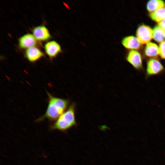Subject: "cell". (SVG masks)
Returning <instances> with one entry per match:
<instances>
[{
	"mask_svg": "<svg viewBox=\"0 0 165 165\" xmlns=\"http://www.w3.org/2000/svg\"><path fill=\"white\" fill-rule=\"evenodd\" d=\"M48 105L45 114L36 120L37 122L47 119L56 121L68 108L70 102L66 99L53 96L47 92ZM69 107V106H68Z\"/></svg>",
	"mask_w": 165,
	"mask_h": 165,
	"instance_id": "1",
	"label": "cell"
},
{
	"mask_svg": "<svg viewBox=\"0 0 165 165\" xmlns=\"http://www.w3.org/2000/svg\"><path fill=\"white\" fill-rule=\"evenodd\" d=\"M76 104L72 103L68 109L50 127L51 130L66 132L77 125Z\"/></svg>",
	"mask_w": 165,
	"mask_h": 165,
	"instance_id": "2",
	"label": "cell"
},
{
	"mask_svg": "<svg viewBox=\"0 0 165 165\" xmlns=\"http://www.w3.org/2000/svg\"><path fill=\"white\" fill-rule=\"evenodd\" d=\"M136 35L141 44H146L153 38V29L147 25H141L138 28Z\"/></svg>",
	"mask_w": 165,
	"mask_h": 165,
	"instance_id": "3",
	"label": "cell"
},
{
	"mask_svg": "<svg viewBox=\"0 0 165 165\" xmlns=\"http://www.w3.org/2000/svg\"><path fill=\"white\" fill-rule=\"evenodd\" d=\"M164 70V67L159 61L151 58L147 63L145 76L147 78L152 76L159 75Z\"/></svg>",
	"mask_w": 165,
	"mask_h": 165,
	"instance_id": "4",
	"label": "cell"
},
{
	"mask_svg": "<svg viewBox=\"0 0 165 165\" xmlns=\"http://www.w3.org/2000/svg\"><path fill=\"white\" fill-rule=\"evenodd\" d=\"M126 59L135 68L138 70L142 69L141 56L138 51L135 50H130L127 53Z\"/></svg>",
	"mask_w": 165,
	"mask_h": 165,
	"instance_id": "5",
	"label": "cell"
},
{
	"mask_svg": "<svg viewBox=\"0 0 165 165\" xmlns=\"http://www.w3.org/2000/svg\"><path fill=\"white\" fill-rule=\"evenodd\" d=\"M37 43V39L33 35L27 34L21 36L19 40L20 47L22 49H28L35 46Z\"/></svg>",
	"mask_w": 165,
	"mask_h": 165,
	"instance_id": "6",
	"label": "cell"
},
{
	"mask_svg": "<svg viewBox=\"0 0 165 165\" xmlns=\"http://www.w3.org/2000/svg\"><path fill=\"white\" fill-rule=\"evenodd\" d=\"M44 48L46 53L51 58L56 57L61 51L60 45L54 41L46 42Z\"/></svg>",
	"mask_w": 165,
	"mask_h": 165,
	"instance_id": "7",
	"label": "cell"
},
{
	"mask_svg": "<svg viewBox=\"0 0 165 165\" xmlns=\"http://www.w3.org/2000/svg\"><path fill=\"white\" fill-rule=\"evenodd\" d=\"M32 32L33 35L37 40L46 41L51 37L49 31L46 27L43 25L34 28L33 29Z\"/></svg>",
	"mask_w": 165,
	"mask_h": 165,
	"instance_id": "8",
	"label": "cell"
},
{
	"mask_svg": "<svg viewBox=\"0 0 165 165\" xmlns=\"http://www.w3.org/2000/svg\"><path fill=\"white\" fill-rule=\"evenodd\" d=\"M121 43L126 48L135 50L139 49L141 45L137 37L133 35L123 38L121 41Z\"/></svg>",
	"mask_w": 165,
	"mask_h": 165,
	"instance_id": "9",
	"label": "cell"
},
{
	"mask_svg": "<svg viewBox=\"0 0 165 165\" xmlns=\"http://www.w3.org/2000/svg\"><path fill=\"white\" fill-rule=\"evenodd\" d=\"M25 55L29 61L34 62L40 58L44 55L43 53L38 48L33 46L26 49Z\"/></svg>",
	"mask_w": 165,
	"mask_h": 165,
	"instance_id": "10",
	"label": "cell"
},
{
	"mask_svg": "<svg viewBox=\"0 0 165 165\" xmlns=\"http://www.w3.org/2000/svg\"><path fill=\"white\" fill-rule=\"evenodd\" d=\"M145 52L148 57H156L159 55V46L155 43L150 42L146 44Z\"/></svg>",
	"mask_w": 165,
	"mask_h": 165,
	"instance_id": "11",
	"label": "cell"
},
{
	"mask_svg": "<svg viewBox=\"0 0 165 165\" xmlns=\"http://www.w3.org/2000/svg\"><path fill=\"white\" fill-rule=\"evenodd\" d=\"M165 7V2L162 0H150L146 5L147 10L150 13Z\"/></svg>",
	"mask_w": 165,
	"mask_h": 165,
	"instance_id": "12",
	"label": "cell"
},
{
	"mask_svg": "<svg viewBox=\"0 0 165 165\" xmlns=\"http://www.w3.org/2000/svg\"><path fill=\"white\" fill-rule=\"evenodd\" d=\"M153 38L160 43L165 39V31L158 25L153 29Z\"/></svg>",
	"mask_w": 165,
	"mask_h": 165,
	"instance_id": "13",
	"label": "cell"
},
{
	"mask_svg": "<svg viewBox=\"0 0 165 165\" xmlns=\"http://www.w3.org/2000/svg\"><path fill=\"white\" fill-rule=\"evenodd\" d=\"M149 16L153 21L159 22L165 19V7L150 13Z\"/></svg>",
	"mask_w": 165,
	"mask_h": 165,
	"instance_id": "14",
	"label": "cell"
},
{
	"mask_svg": "<svg viewBox=\"0 0 165 165\" xmlns=\"http://www.w3.org/2000/svg\"><path fill=\"white\" fill-rule=\"evenodd\" d=\"M159 53L161 58L165 59V40L160 43L159 46Z\"/></svg>",
	"mask_w": 165,
	"mask_h": 165,
	"instance_id": "15",
	"label": "cell"
},
{
	"mask_svg": "<svg viewBox=\"0 0 165 165\" xmlns=\"http://www.w3.org/2000/svg\"><path fill=\"white\" fill-rule=\"evenodd\" d=\"M158 25L165 31V19L158 23Z\"/></svg>",
	"mask_w": 165,
	"mask_h": 165,
	"instance_id": "16",
	"label": "cell"
}]
</instances>
